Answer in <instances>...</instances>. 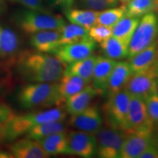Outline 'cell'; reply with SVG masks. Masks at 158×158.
<instances>
[{"label": "cell", "mask_w": 158, "mask_h": 158, "mask_svg": "<svg viewBox=\"0 0 158 158\" xmlns=\"http://www.w3.org/2000/svg\"><path fill=\"white\" fill-rule=\"evenodd\" d=\"M14 61L18 75L33 83L58 81L67 66L56 56L28 50L19 53Z\"/></svg>", "instance_id": "cell-1"}, {"label": "cell", "mask_w": 158, "mask_h": 158, "mask_svg": "<svg viewBox=\"0 0 158 158\" xmlns=\"http://www.w3.org/2000/svg\"><path fill=\"white\" fill-rule=\"evenodd\" d=\"M18 101L23 108H50L65 102L59 92L57 82H35L23 86L18 94Z\"/></svg>", "instance_id": "cell-2"}, {"label": "cell", "mask_w": 158, "mask_h": 158, "mask_svg": "<svg viewBox=\"0 0 158 158\" xmlns=\"http://www.w3.org/2000/svg\"><path fill=\"white\" fill-rule=\"evenodd\" d=\"M67 113V110L62 108L56 107L22 115L15 114L7 126L5 141L15 140L38 124L49 122L63 121L66 118Z\"/></svg>", "instance_id": "cell-3"}, {"label": "cell", "mask_w": 158, "mask_h": 158, "mask_svg": "<svg viewBox=\"0 0 158 158\" xmlns=\"http://www.w3.org/2000/svg\"><path fill=\"white\" fill-rule=\"evenodd\" d=\"M13 21L23 32L29 35L45 30L61 31L66 24L62 15L29 9L16 12Z\"/></svg>", "instance_id": "cell-4"}, {"label": "cell", "mask_w": 158, "mask_h": 158, "mask_svg": "<svg viewBox=\"0 0 158 158\" xmlns=\"http://www.w3.org/2000/svg\"><path fill=\"white\" fill-rule=\"evenodd\" d=\"M158 15L151 12L142 16L128 45V58L147 48L157 40Z\"/></svg>", "instance_id": "cell-5"}, {"label": "cell", "mask_w": 158, "mask_h": 158, "mask_svg": "<svg viewBox=\"0 0 158 158\" xmlns=\"http://www.w3.org/2000/svg\"><path fill=\"white\" fill-rule=\"evenodd\" d=\"M130 96L129 92L124 89L114 95L108 97L102 110L108 127L124 132Z\"/></svg>", "instance_id": "cell-6"}, {"label": "cell", "mask_w": 158, "mask_h": 158, "mask_svg": "<svg viewBox=\"0 0 158 158\" xmlns=\"http://www.w3.org/2000/svg\"><path fill=\"white\" fill-rule=\"evenodd\" d=\"M127 133L122 130L107 127H100L94 133L96 152L102 158H118Z\"/></svg>", "instance_id": "cell-7"}, {"label": "cell", "mask_w": 158, "mask_h": 158, "mask_svg": "<svg viewBox=\"0 0 158 158\" xmlns=\"http://www.w3.org/2000/svg\"><path fill=\"white\" fill-rule=\"evenodd\" d=\"M158 81V62L146 70L133 73L125 89L132 96L143 100L157 92Z\"/></svg>", "instance_id": "cell-8"}, {"label": "cell", "mask_w": 158, "mask_h": 158, "mask_svg": "<svg viewBox=\"0 0 158 158\" xmlns=\"http://www.w3.org/2000/svg\"><path fill=\"white\" fill-rule=\"evenodd\" d=\"M96 43L90 37L81 41L59 46L54 54L65 65L86 59L93 54Z\"/></svg>", "instance_id": "cell-9"}, {"label": "cell", "mask_w": 158, "mask_h": 158, "mask_svg": "<svg viewBox=\"0 0 158 158\" xmlns=\"http://www.w3.org/2000/svg\"><path fill=\"white\" fill-rule=\"evenodd\" d=\"M95 153L96 139L94 134L78 130L71 131L68 134V147L65 155L89 158Z\"/></svg>", "instance_id": "cell-10"}, {"label": "cell", "mask_w": 158, "mask_h": 158, "mask_svg": "<svg viewBox=\"0 0 158 158\" xmlns=\"http://www.w3.org/2000/svg\"><path fill=\"white\" fill-rule=\"evenodd\" d=\"M153 129L148 116L145 101L135 96H130L125 130L127 133L142 129Z\"/></svg>", "instance_id": "cell-11"}, {"label": "cell", "mask_w": 158, "mask_h": 158, "mask_svg": "<svg viewBox=\"0 0 158 158\" xmlns=\"http://www.w3.org/2000/svg\"><path fill=\"white\" fill-rule=\"evenodd\" d=\"M152 129H142L127 133L119 158H138L152 144Z\"/></svg>", "instance_id": "cell-12"}, {"label": "cell", "mask_w": 158, "mask_h": 158, "mask_svg": "<svg viewBox=\"0 0 158 158\" xmlns=\"http://www.w3.org/2000/svg\"><path fill=\"white\" fill-rule=\"evenodd\" d=\"M68 124L78 130L94 134L102 127V117L98 106L92 105L80 113L71 115Z\"/></svg>", "instance_id": "cell-13"}, {"label": "cell", "mask_w": 158, "mask_h": 158, "mask_svg": "<svg viewBox=\"0 0 158 158\" xmlns=\"http://www.w3.org/2000/svg\"><path fill=\"white\" fill-rule=\"evenodd\" d=\"M10 152L16 158H48L50 157L38 141L26 138L9 147Z\"/></svg>", "instance_id": "cell-14"}, {"label": "cell", "mask_w": 158, "mask_h": 158, "mask_svg": "<svg viewBox=\"0 0 158 158\" xmlns=\"http://www.w3.org/2000/svg\"><path fill=\"white\" fill-rule=\"evenodd\" d=\"M132 75L129 62H116L108 80L106 94L110 97L124 89Z\"/></svg>", "instance_id": "cell-15"}, {"label": "cell", "mask_w": 158, "mask_h": 158, "mask_svg": "<svg viewBox=\"0 0 158 158\" xmlns=\"http://www.w3.org/2000/svg\"><path fill=\"white\" fill-rule=\"evenodd\" d=\"M61 31L45 30L31 34L29 43L38 52L54 54V51L60 46L59 40Z\"/></svg>", "instance_id": "cell-16"}, {"label": "cell", "mask_w": 158, "mask_h": 158, "mask_svg": "<svg viewBox=\"0 0 158 158\" xmlns=\"http://www.w3.org/2000/svg\"><path fill=\"white\" fill-rule=\"evenodd\" d=\"M116 60L106 56H97L92 74V85L100 92V95L106 94L108 80L115 66Z\"/></svg>", "instance_id": "cell-17"}, {"label": "cell", "mask_w": 158, "mask_h": 158, "mask_svg": "<svg viewBox=\"0 0 158 158\" xmlns=\"http://www.w3.org/2000/svg\"><path fill=\"white\" fill-rule=\"evenodd\" d=\"M100 95V92L93 85L88 84L78 93L68 98L65 101V108L70 115L78 114L89 106L96 96Z\"/></svg>", "instance_id": "cell-18"}, {"label": "cell", "mask_w": 158, "mask_h": 158, "mask_svg": "<svg viewBox=\"0 0 158 158\" xmlns=\"http://www.w3.org/2000/svg\"><path fill=\"white\" fill-rule=\"evenodd\" d=\"M158 62V41L150 45L129 58V64L133 73L146 70Z\"/></svg>", "instance_id": "cell-19"}, {"label": "cell", "mask_w": 158, "mask_h": 158, "mask_svg": "<svg viewBox=\"0 0 158 158\" xmlns=\"http://www.w3.org/2000/svg\"><path fill=\"white\" fill-rule=\"evenodd\" d=\"M19 45L16 33L11 29L0 26V59H15Z\"/></svg>", "instance_id": "cell-20"}, {"label": "cell", "mask_w": 158, "mask_h": 158, "mask_svg": "<svg viewBox=\"0 0 158 158\" xmlns=\"http://www.w3.org/2000/svg\"><path fill=\"white\" fill-rule=\"evenodd\" d=\"M89 84L80 76L64 73L58 83L59 94L65 102L68 98L78 93Z\"/></svg>", "instance_id": "cell-21"}, {"label": "cell", "mask_w": 158, "mask_h": 158, "mask_svg": "<svg viewBox=\"0 0 158 158\" xmlns=\"http://www.w3.org/2000/svg\"><path fill=\"white\" fill-rule=\"evenodd\" d=\"M49 155H65L68 147V133L60 132L37 140Z\"/></svg>", "instance_id": "cell-22"}, {"label": "cell", "mask_w": 158, "mask_h": 158, "mask_svg": "<svg viewBox=\"0 0 158 158\" xmlns=\"http://www.w3.org/2000/svg\"><path fill=\"white\" fill-rule=\"evenodd\" d=\"M102 54L105 56L114 60L123 59L128 56V44L125 41L115 37H110L100 43Z\"/></svg>", "instance_id": "cell-23"}, {"label": "cell", "mask_w": 158, "mask_h": 158, "mask_svg": "<svg viewBox=\"0 0 158 158\" xmlns=\"http://www.w3.org/2000/svg\"><path fill=\"white\" fill-rule=\"evenodd\" d=\"M64 13L68 21L72 23L89 29L91 27L97 24V18L99 12L89 9L81 10L70 7L64 10Z\"/></svg>", "instance_id": "cell-24"}, {"label": "cell", "mask_w": 158, "mask_h": 158, "mask_svg": "<svg viewBox=\"0 0 158 158\" xmlns=\"http://www.w3.org/2000/svg\"><path fill=\"white\" fill-rule=\"evenodd\" d=\"M97 60V56L91 55L87 58L77 61L68 64L64 69V73L76 75L87 81H92V74Z\"/></svg>", "instance_id": "cell-25"}, {"label": "cell", "mask_w": 158, "mask_h": 158, "mask_svg": "<svg viewBox=\"0 0 158 158\" xmlns=\"http://www.w3.org/2000/svg\"><path fill=\"white\" fill-rule=\"evenodd\" d=\"M139 21L140 18L130 17L124 15L111 27L112 35L116 38L125 41L129 44Z\"/></svg>", "instance_id": "cell-26"}, {"label": "cell", "mask_w": 158, "mask_h": 158, "mask_svg": "<svg viewBox=\"0 0 158 158\" xmlns=\"http://www.w3.org/2000/svg\"><path fill=\"white\" fill-rule=\"evenodd\" d=\"M89 35V29L75 23L65 24L61 30V37L59 40L60 46L63 45L70 44L87 39Z\"/></svg>", "instance_id": "cell-27"}, {"label": "cell", "mask_w": 158, "mask_h": 158, "mask_svg": "<svg viewBox=\"0 0 158 158\" xmlns=\"http://www.w3.org/2000/svg\"><path fill=\"white\" fill-rule=\"evenodd\" d=\"M65 130L66 126L62 121L45 122L38 124L29 130L27 133V138L37 141L51 134L64 132Z\"/></svg>", "instance_id": "cell-28"}, {"label": "cell", "mask_w": 158, "mask_h": 158, "mask_svg": "<svg viewBox=\"0 0 158 158\" xmlns=\"http://www.w3.org/2000/svg\"><path fill=\"white\" fill-rule=\"evenodd\" d=\"M155 0H130L126 5L125 15L141 18L155 10Z\"/></svg>", "instance_id": "cell-29"}, {"label": "cell", "mask_w": 158, "mask_h": 158, "mask_svg": "<svg viewBox=\"0 0 158 158\" xmlns=\"http://www.w3.org/2000/svg\"><path fill=\"white\" fill-rule=\"evenodd\" d=\"M126 5L119 7H111L99 12L97 18V24L106 26L111 28L125 15Z\"/></svg>", "instance_id": "cell-30"}, {"label": "cell", "mask_w": 158, "mask_h": 158, "mask_svg": "<svg viewBox=\"0 0 158 158\" xmlns=\"http://www.w3.org/2000/svg\"><path fill=\"white\" fill-rule=\"evenodd\" d=\"M14 115V111L10 106L0 102V143L5 141L7 126Z\"/></svg>", "instance_id": "cell-31"}, {"label": "cell", "mask_w": 158, "mask_h": 158, "mask_svg": "<svg viewBox=\"0 0 158 158\" xmlns=\"http://www.w3.org/2000/svg\"><path fill=\"white\" fill-rule=\"evenodd\" d=\"M148 116L153 127L158 125V94L157 92L144 100Z\"/></svg>", "instance_id": "cell-32"}, {"label": "cell", "mask_w": 158, "mask_h": 158, "mask_svg": "<svg viewBox=\"0 0 158 158\" xmlns=\"http://www.w3.org/2000/svg\"><path fill=\"white\" fill-rule=\"evenodd\" d=\"M89 35L94 42L100 43L112 36L111 28L106 26L95 24L89 29Z\"/></svg>", "instance_id": "cell-33"}, {"label": "cell", "mask_w": 158, "mask_h": 158, "mask_svg": "<svg viewBox=\"0 0 158 158\" xmlns=\"http://www.w3.org/2000/svg\"><path fill=\"white\" fill-rule=\"evenodd\" d=\"M81 2L86 8L99 12L114 7L118 0H81Z\"/></svg>", "instance_id": "cell-34"}, {"label": "cell", "mask_w": 158, "mask_h": 158, "mask_svg": "<svg viewBox=\"0 0 158 158\" xmlns=\"http://www.w3.org/2000/svg\"><path fill=\"white\" fill-rule=\"evenodd\" d=\"M10 1L21 5L29 10L48 12L43 5V0H10Z\"/></svg>", "instance_id": "cell-35"}, {"label": "cell", "mask_w": 158, "mask_h": 158, "mask_svg": "<svg viewBox=\"0 0 158 158\" xmlns=\"http://www.w3.org/2000/svg\"><path fill=\"white\" fill-rule=\"evenodd\" d=\"M47 2L52 7H59L65 10L72 7L74 0H47Z\"/></svg>", "instance_id": "cell-36"}, {"label": "cell", "mask_w": 158, "mask_h": 158, "mask_svg": "<svg viewBox=\"0 0 158 158\" xmlns=\"http://www.w3.org/2000/svg\"><path fill=\"white\" fill-rule=\"evenodd\" d=\"M138 158H158V150L155 146L151 144Z\"/></svg>", "instance_id": "cell-37"}, {"label": "cell", "mask_w": 158, "mask_h": 158, "mask_svg": "<svg viewBox=\"0 0 158 158\" xmlns=\"http://www.w3.org/2000/svg\"><path fill=\"white\" fill-rule=\"evenodd\" d=\"M151 140L152 144L155 146L158 150V125L153 127L152 131Z\"/></svg>", "instance_id": "cell-38"}, {"label": "cell", "mask_w": 158, "mask_h": 158, "mask_svg": "<svg viewBox=\"0 0 158 158\" xmlns=\"http://www.w3.org/2000/svg\"><path fill=\"white\" fill-rule=\"evenodd\" d=\"M7 7L5 0H0V15H3L7 11Z\"/></svg>", "instance_id": "cell-39"}, {"label": "cell", "mask_w": 158, "mask_h": 158, "mask_svg": "<svg viewBox=\"0 0 158 158\" xmlns=\"http://www.w3.org/2000/svg\"><path fill=\"white\" fill-rule=\"evenodd\" d=\"M13 156L11 155L10 152H7L5 151H0V158H11Z\"/></svg>", "instance_id": "cell-40"}, {"label": "cell", "mask_w": 158, "mask_h": 158, "mask_svg": "<svg viewBox=\"0 0 158 158\" xmlns=\"http://www.w3.org/2000/svg\"><path fill=\"white\" fill-rule=\"evenodd\" d=\"M130 1V0H119L120 2H121L122 5H127V4Z\"/></svg>", "instance_id": "cell-41"}, {"label": "cell", "mask_w": 158, "mask_h": 158, "mask_svg": "<svg viewBox=\"0 0 158 158\" xmlns=\"http://www.w3.org/2000/svg\"><path fill=\"white\" fill-rule=\"evenodd\" d=\"M155 3H156V5H155V10L158 13V0H155Z\"/></svg>", "instance_id": "cell-42"}, {"label": "cell", "mask_w": 158, "mask_h": 158, "mask_svg": "<svg viewBox=\"0 0 158 158\" xmlns=\"http://www.w3.org/2000/svg\"><path fill=\"white\" fill-rule=\"evenodd\" d=\"M157 93L158 94V81H157Z\"/></svg>", "instance_id": "cell-43"}]
</instances>
